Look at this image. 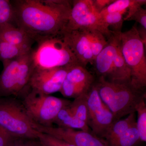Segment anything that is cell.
Segmentation results:
<instances>
[{"label":"cell","instance_id":"cell-1","mask_svg":"<svg viewBox=\"0 0 146 146\" xmlns=\"http://www.w3.org/2000/svg\"><path fill=\"white\" fill-rule=\"evenodd\" d=\"M15 24L37 41L61 34L70 14L72 1L12 0Z\"/></svg>","mask_w":146,"mask_h":146},{"label":"cell","instance_id":"cell-2","mask_svg":"<svg viewBox=\"0 0 146 146\" xmlns=\"http://www.w3.org/2000/svg\"><path fill=\"white\" fill-rule=\"evenodd\" d=\"M95 84L102 101L112 112L115 123L136 112L137 106L145 99V90L137 89L131 82H113L99 77Z\"/></svg>","mask_w":146,"mask_h":146},{"label":"cell","instance_id":"cell-3","mask_svg":"<svg viewBox=\"0 0 146 146\" xmlns=\"http://www.w3.org/2000/svg\"><path fill=\"white\" fill-rule=\"evenodd\" d=\"M120 49L131 73V83L137 89L146 86V58L145 45L138 35L137 26L120 35Z\"/></svg>","mask_w":146,"mask_h":146},{"label":"cell","instance_id":"cell-4","mask_svg":"<svg viewBox=\"0 0 146 146\" xmlns=\"http://www.w3.org/2000/svg\"><path fill=\"white\" fill-rule=\"evenodd\" d=\"M36 43V48L33 49L34 68L49 69L80 64L64 41L61 33L44 38Z\"/></svg>","mask_w":146,"mask_h":146},{"label":"cell","instance_id":"cell-5","mask_svg":"<svg viewBox=\"0 0 146 146\" xmlns=\"http://www.w3.org/2000/svg\"><path fill=\"white\" fill-rule=\"evenodd\" d=\"M2 63L0 97L18 96L26 89L34 69L33 49L25 54Z\"/></svg>","mask_w":146,"mask_h":146},{"label":"cell","instance_id":"cell-6","mask_svg":"<svg viewBox=\"0 0 146 146\" xmlns=\"http://www.w3.org/2000/svg\"><path fill=\"white\" fill-rule=\"evenodd\" d=\"M26 89L28 92L22 105L31 119L40 125L52 126L58 112L71 102L68 100Z\"/></svg>","mask_w":146,"mask_h":146},{"label":"cell","instance_id":"cell-7","mask_svg":"<svg viewBox=\"0 0 146 146\" xmlns=\"http://www.w3.org/2000/svg\"><path fill=\"white\" fill-rule=\"evenodd\" d=\"M0 126L13 138L38 139V131L23 105L13 100H0Z\"/></svg>","mask_w":146,"mask_h":146},{"label":"cell","instance_id":"cell-8","mask_svg":"<svg viewBox=\"0 0 146 146\" xmlns=\"http://www.w3.org/2000/svg\"><path fill=\"white\" fill-rule=\"evenodd\" d=\"M77 30L98 31L107 40L113 35L104 23L100 13L94 8L92 0L72 1L70 14L63 31Z\"/></svg>","mask_w":146,"mask_h":146},{"label":"cell","instance_id":"cell-9","mask_svg":"<svg viewBox=\"0 0 146 146\" xmlns=\"http://www.w3.org/2000/svg\"><path fill=\"white\" fill-rule=\"evenodd\" d=\"M86 94L89 111L87 125L94 134L104 139L115 123L114 116L102 101L95 82Z\"/></svg>","mask_w":146,"mask_h":146},{"label":"cell","instance_id":"cell-10","mask_svg":"<svg viewBox=\"0 0 146 146\" xmlns=\"http://www.w3.org/2000/svg\"><path fill=\"white\" fill-rule=\"evenodd\" d=\"M71 67L49 69L34 68L27 88L45 95L60 92Z\"/></svg>","mask_w":146,"mask_h":146},{"label":"cell","instance_id":"cell-11","mask_svg":"<svg viewBox=\"0 0 146 146\" xmlns=\"http://www.w3.org/2000/svg\"><path fill=\"white\" fill-rule=\"evenodd\" d=\"M35 129L75 146H109L104 139L94 134L91 131L45 126L33 121Z\"/></svg>","mask_w":146,"mask_h":146},{"label":"cell","instance_id":"cell-12","mask_svg":"<svg viewBox=\"0 0 146 146\" xmlns=\"http://www.w3.org/2000/svg\"><path fill=\"white\" fill-rule=\"evenodd\" d=\"M95 81L86 67L77 64L69 69L60 92L65 98L75 99L86 93Z\"/></svg>","mask_w":146,"mask_h":146},{"label":"cell","instance_id":"cell-13","mask_svg":"<svg viewBox=\"0 0 146 146\" xmlns=\"http://www.w3.org/2000/svg\"><path fill=\"white\" fill-rule=\"evenodd\" d=\"M61 34L64 41L80 65L86 67L89 63H93L94 56L85 31H63Z\"/></svg>","mask_w":146,"mask_h":146},{"label":"cell","instance_id":"cell-14","mask_svg":"<svg viewBox=\"0 0 146 146\" xmlns=\"http://www.w3.org/2000/svg\"><path fill=\"white\" fill-rule=\"evenodd\" d=\"M121 33H113L112 36L108 39L107 45L94 59L93 64L99 77L106 79L108 78L119 44Z\"/></svg>","mask_w":146,"mask_h":146},{"label":"cell","instance_id":"cell-15","mask_svg":"<svg viewBox=\"0 0 146 146\" xmlns=\"http://www.w3.org/2000/svg\"><path fill=\"white\" fill-rule=\"evenodd\" d=\"M0 39L18 46L32 49L34 40L26 32L11 24L0 25Z\"/></svg>","mask_w":146,"mask_h":146},{"label":"cell","instance_id":"cell-16","mask_svg":"<svg viewBox=\"0 0 146 146\" xmlns=\"http://www.w3.org/2000/svg\"><path fill=\"white\" fill-rule=\"evenodd\" d=\"M120 43V40L112 63V70L106 80L113 82H131L130 71L121 52Z\"/></svg>","mask_w":146,"mask_h":146},{"label":"cell","instance_id":"cell-17","mask_svg":"<svg viewBox=\"0 0 146 146\" xmlns=\"http://www.w3.org/2000/svg\"><path fill=\"white\" fill-rule=\"evenodd\" d=\"M68 106L61 109L58 112L53 123L57 125L58 127L85 131H91L86 123L73 115Z\"/></svg>","mask_w":146,"mask_h":146},{"label":"cell","instance_id":"cell-18","mask_svg":"<svg viewBox=\"0 0 146 146\" xmlns=\"http://www.w3.org/2000/svg\"><path fill=\"white\" fill-rule=\"evenodd\" d=\"M136 112L131 113L123 119L114 123L104 138L109 146H111L125 131L136 123Z\"/></svg>","mask_w":146,"mask_h":146},{"label":"cell","instance_id":"cell-19","mask_svg":"<svg viewBox=\"0 0 146 146\" xmlns=\"http://www.w3.org/2000/svg\"><path fill=\"white\" fill-rule=\"evenodd\" d=\"M32 49L18 46L0 39V61L2 63L12 60L25 54Z\"/></svg>","mask_w":146,"mask_h":146},{"label":"cell","instance_id":"cell-20","mask_svg":"<svg viewBox=\"0 0 146 146\" xmlns=\"http://www.w3.org/2000/svg\"><path fill=\"white\" fill-rule=\"evenodd\" d=\"M86 93L74 99L68 107L73 115L87 124L89 111Z\"/></svg>","mask_w":146,"mask_h":146},{"label":"cell","instance_id":"cell-21","mask_svg":"<svg viewBox=\"0 0 146 146\" xmlns=\"http://www.w3.org/2000/svg\"><path fill=\"white\" fill-rule=\"evenodd\" d=\"M146 3V0H136L135 3L128 9L124 21H136L146 29V10L143 7Z\"/></svg>","mask_w":146,"mask_h":146},{"label":"cell","instance_id":"cell-22","mask_svg":"<svg viewBox=\"0 0 146 146\" xmlns=\"http://www.w3.org/2000/svg\"><path fill=\"white\" fill-rule=\"evenodd\" d=\"M89 39L94 60L108 43V40L102 33L95 30H84Z\"/></svg>","mask_w":146,"mask_h":146},{"label":"cell","instance_id":"cell-23","mask_svg":"<svg viewBox=\"0 0 146 146\" xmlns=\"http://www.w3.org/2000/svg\"><path fill=\"white\" fill-rule=\"evenodd\" d=\"M141 142L136 123L111 146H137Z\"/></svg>","mask_w":146,"mask_h":146},{"label":"cell","instance_id":"cell-24","mask_svg":"<svg viewBox=\"0 0 146 146\" xmlns=\"http://www.w3.org/2000/svg\"><path fill=\"white\" fill-rule=\"evenodd\" d=\"M123 13H112L101 15L103 21L110 30L115 33L122 32L123 23Z\"/></svg>","mask_w":146,"mask_h":146},{"label":"cell","instance_id":"cell-25","mask_svg":"<svg viewBox=\"0 0 146 146\" xmlns=\"http://www.w3.org/2000/svg\"><path fill=\"white\" fill-rule=\"evenodd\" d=\"M15 25V13L13 4L9 0H0V25Z\"/></svg>","mask_w":146,"mask_h":146},{"label":"cell","instance_id":"cell-26","mask_svg":"<svg viewBox=\"0 0 146 146\" xmlns=\"http://www.w3.org/2000/svg\"><path fill=\"white\" fill-rule=\"evenodd\" d=\"M136 112L138 113L136 127L141 142L146 141V105L145 99L142 100L136 107Z\"/></svg>","mask_w":146,"mask_h":146},{"label":"cell","instance_id":"cell-27","mask_svg":"<svg viewBox=\"0 0 146 146\" xmlns=\"http://www.w3.org/2000/svg\"><path fill=\"white\" fill-rule=\"evenodd\" d=\"M136 0H117L108 6L100 13L101 15L112 13H125L136 2Z\"/></svg>","mask_w":146,"mask_h":146},{"label":"cell","instance_id":"cell-28","mask_svg":"<svg viewBox=\"0 0 146 146\" xmlns=\"http://www.w3.org/2000/svg\"><path fill=\"white\" fill-rule=\"evenodd\" d=\"M37 136L40 143L44 146H75L39 131Z\"/></svg>","mask_w":146,"mask_h":146},{"label":"cell","instance_id":"cell-29","mask_svg":"<svg viewBox=\"0 0 146 146\" xmlns=\"http://www.w3.org/2000/svg\"><path fill=\"white\" fill-rule=\"evenodd\" d=\"M14 138L0 126V146H9Z\"/></svg>","mask_w":146,"mask_h":146},{"label":"cell","instance_id":"cell-30","mask_svg":"<svg viewBox=\"0 0 146 146\" xmlns=\"http://www.w3.org/2000/svg\"><path fill=\"white\" fill-rule=\"evenodd\" d=\"M114 0H92V5L95 10L99 13Z\"/></svg>","mask_w":146,"mask_h":146},{"label":"cell","instance_id":"cell-31","mask_svg":"<svg viewBox=\"0 0 146 146\" xmlns=\"http://www.w3.org/2000/svg\"><path fill=\"white\" fill-rule=\"evenodd\" d=\"M137 30L138 35L141 39H142L143 43L145 46H146V29L144 28L143 27L138 28L137 27Z\"/></svg>","mask_w":146,"mask_h":146}]
</instances>
